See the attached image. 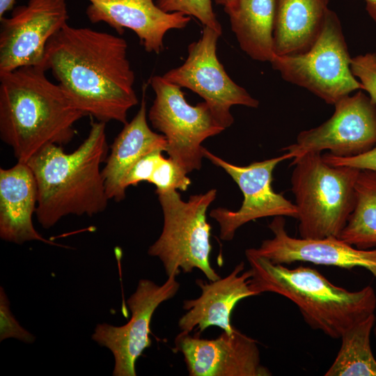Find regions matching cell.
I'll list each match as a JSON object with an SVG mask.
<instances>
[{"instance_id":"obj_1","label":"cell","mask_w":376,"mask_h":376,"mask_svg":"<svg viewBox=\"0 0 376 376\" xmlns=\"http://www.w3.org/2000/svg\"><path fill=\"white\" fill-rule=\"evenodd\" d=\"M127 48L120 36L66 24L47 42L40 67L86 116L125 125L139 102Z\"/></svg>"},{"instance_id":"obj_2","label":"cell","mask_w":376,"mask_h":376,"mask_svg":"<svg viewBox=\"0 0 376 376\" xmlns=\"http://www.w3.org/2000/svg\"><path fill=\"white\" fill-rule=\"evenodd\" d=\"M45 72L24 66L0 73V138L17 162L27 163L48 146L69 143L75 124L86 116Z\"/></svg>"},{"instance_id":"obj_3","label":"cell","mask_w":376,"mask_h":376,"mask_svg":"<svg viewBox=\"0 0 376 376\" xmlns=\"http://www.w3.org/2000/svg\"><path fill=\"white\" fill-rule=\"evenodd\" d=\"M105 128L106 123L92 121L88 136L72 152L52 144L26 163L38 187L35 213L44 228L69 214L92 217L107 208L109 199L100 169L108 152Z\"/></svg>"},{"instance_id":"obj_4","label":"cell","mask_w":376,"mask_h":376,"mask_svg":"<svg viewBox=\"0 0 376 376\" xmlns=\"http://www.w3.org/2000/svg\"><path fill=\"white\" fill-rule=\"evenodd\" d=\"M250 265V288L257 295L273 292L283 296L299 308L305 322L332 338H339L353 325L374 313L376 295L367 285L350 291L335 285L309 267L289 269L245 251Z\"/></svg>"},{"instance_id":"obj_5","label":"cell","mask_w":376,"mask_h":376,"mask_svg":"<svg viewBox=\"0 0 376 376\" xmlns=\"http://www.w3.org/2000/svg\"><path fill=\"white\" fill-rule=\"evenodd\" d=\"M291 165L300 237H338L354 207L360 170L331 165L317 152L293 159Z\"/></svg>"},{"instance_id":"obj_6","label":"cell","mask_w":376,"mask_h":376,"mask_svg":"<svg viewBox=\"0 0 376 376\" xmlns=\"http://www.w3.org/2000/svg\"><path fill=\"white\" fill-rule=\"evenodd\" d=\"M155 193L164 223L159 237L148 248V255L160 260L167 277L198 269L210 281L219 279L210 264L212 227L207 221L217 189L191 195L188 201H183L176 189Z\"/></svg>"},{"instance_id":"obj_7","label":"cell","mask_w":376,"mask_h":376,"mask_svg":"<svg viewBox=\"0 0 376 376\" xmlns=\"http://www.w3.org/2000/svg\"><path fill=\"white\" fill-rule=\"evenodd\" d=\"M351 58L340 20L329 9L318 38L307 51L276 55L270 63L285 81L334 105L352 92L363 90L351 70Z\"/></svg>"},{"instance_id":"obj_8","label":"cell","mask_w":376,"mask_h":376,"mask_svg":"<svg viewBox=\"0 0 376 376\" xmlns=\"http://www.w3.org/2000/svg\"><path fill=\"white\" fill-rule=\"evenodd\" d=\"M150 83L155 98L148 117L166 139V152L187 174L199 170L204 157L201 143L225 129L205 102L189 104L181 88L163 76H153Z\"/></svg>"},{"instance_id":"obj_9","label":"cell","mask_w":376,"mask_h":376,"mask_svg":"<svg viewBox=\"0 0 376 376\" xmlns=\"http://www.w3.org/2000/svg\"><path fill=\"white\" fill-rule=\"evenodd\" d=\"M221 36L214 29L203 26L201 37L189 45L184 63L162 76L169 82L200 95L226 129L234 122L230 111L232 106L257 108L259 102L234 82L219 62L217 44Z\"/></svg>"},{"instance_id":"obj_10","label":"cell","mask_w":376,"mask_h":376,"mask_svg":"<svg viewBox=\"0 0 376 376\" xmlns=\"http://www.w3.org/2000/svg\"><path fill=\"white\" fill-rule=\"evenodd\" d=\"M203 155L204 157L214 165L222 168L233 178L244 196L242 205L237 211L224 207L211 210L210 215L219 224L221 240H232L240 227L257 219L279 216L297 219L296 205L283 195L276 193L272 186V175L276 165L292 159L288 152L246 166L230 164L205 148Z\"/></svg>"},{"instance_id":"obj_11","label":"cell","mask_w":376,"mask_h":376,"mask_svg":"<svg viewBox=\"0 0 376 376\" xmlns=\"http://www.w3.org/2000/svg\"><path fill=\"white\" fill-rule=\"evenodd\" d=\"M333 115L318 127L301 131L296 142L283 148L292 159L329 150L333 155L352 157L376 145V104L363 90L334 104Z\"/></svg>"},{"instance_id":"obj_12","label":"cell","mask_w":376,"mask_h":376,"mask_svg":"<svg viewBox=\"0 0 376 376\" xmlns=\"http://www.w3.org/2000/svg\"><path fill=\"white\" fill-rule=\"evenodd\" d=\"M175 275L162 285L141 279L127 300L132 316L125 324L117 327L97 324L92 340L109 349L114 358L113 376H136V362L144 350L151 346L149 336L152 317L157 307L173 298L180 288Z\"/></svg>"},{"instance_id":"obj_13","label":"cell","mask_w":376,"mask_h":376,"mask_svg":"<svg viewBox=\"0 0 376 376\" xmlns=\"http://www.w3.org/2000/svg\"><path fill=\"white\" fill-rule=\"evenodd\" d=\"M68 18L65 0H29L0 18V73L41 66L47 42Z\"/></svg>"},{"instance_id":"obj_14","label":"cell","mask_w":376,"mask_h":376,"mask_svg":"<svg viewBox=\"0 0 376 376\" xmlns=\"http://www.w3.org/2000/svg\"><path fill=\"white\" fill-rule=\"evenodd\" d=\"M181 331L175 346L183 357L190 376H269L261 364L256 340L236 328L216 338H201Z\"/></svg>"},{"instance_id":"obj_15","label":"cell","mask_w":376,"mask_h":376,"mask_svg":"<svg viewBox=\"0 0 376 376\" xmlns=\"http://www.w3.org/2000/svg\"><path fill=\"white\" fill-rule=\"evenodd\" d=\"M269 228L274 237L263 241L258 248L249 250L273 263L307 262L345 269L362 267L376 279V248L360 249L333 236L319 239L293 237L288 234L285 219L281 216L274 217Z\"/></svg>"},{"instance_id":"obj_16","label":"cell","mask_w":376,"mask_h":376,"mask_svg":"<svg viewBox=\"0 0 376 376\" xmlns=\"http://www.w3.org/2000/svg\"><path fill=\"white\" fill-rule=\"evenodd\" d=\"M86 14L92 23L103 22L119 34L133 31L149 53L164 49V38L171 29L187 26L191 17L181 13H166L152 0H88Z\"/></svg>"},{"instance_id":"obj_17","label":"cell","mask_w":376,"mask_h":376,"mask_svg":"<svg viewBox=\"0 0 376 376\" xmlns=\"http://www.w3.org/2000/svg\"><path fill=\"white\" fill-rule=\"evenodd\" d=\"M251 276L250 269L244 271V263L241 262L224 278L209 283L197 279L201 294L196 299L184 301L182 308L186 313L178 321L181 331L190 333L198 329L200 334L210 326H217L231 334L235 327L230 318L236 304L244 298L257 296L249 285Z\"/></svg>"},{"instance_id":"obj_18","label":"cell","mask_w":376,"mask_h":376,"mask_svg":"<svg viewBox=\"0 0 376 376\" xmlns=\"http://www.w3.org/2000/svg\"><path fill=\"white\" fill-rule=\"evenodd\" d=\"M37 202L36 181L26 163L0 169V237L17 244L40 241L63 247L43 237L35 229L32 217Z\"/></svg>"},{"instance_id":"obj_19","label":"cell","mask_w":376,"mask_h":376,"mask_svg":"<svg viewBox=\"0 0 376 376\" xmlns=\"http://www.w3.org/2000/svg\"><path fill=\"white\" fill-rule=\"evenodd\" d=\"M166 148L165 136L153 132L148 126L146 105L143 98L135 116L124 125L115 138L102 170L109 199L123 201L126 193L123 182L132 167L146 154L155 150L166 151Z\"/></svg>"},{"instance_id":"obj_20","label":"cell","mask_w":376,"mask_h":376,"mask_svg":"<svg viewBox=\"0 0 376 376\" xmlns=\"http://www.w3.org/2000/svg\"><path fill=\"white\" fill-rule=\"evenodd\" d=\"M329 0H276L274 45L276 55L305 52L318 38Z\"/></svg>"},{"instance_id":"obj_21","label":"cell","mask_w":376,"mask_h":376,"mask_svg":"<svg viewBox=\"0 0 376 376\" xmlns=\"http://www.w3.org/2000/svg\"><path fill=\"white\" fill-rule=\"evenodd\" d=\"M224 11L241 49L253 60L270 63L276 56V0H234Z\"/></svg>"},{"instance_id":"obj_22","label":"cell","mask_w":376,"mask_h":376,"mask_svg":"<svg viewBox=\"0 0 376 376\" xmlns=\"http://www.w3.org/2000/svg\"><path fill=\"white\" fill-rule=\"evenodd\" d=\"M375 322L373 313L343 334L340 348L325 376H376V359L370 343Z\"/></svg>"},{"instance_id":"obj_23","label":"cell","mask_w":376,"mask_h":376,"mask_svg":"<svg viewBox=\"0 0 376 376\" xmlns=\"http://www.w3.org/2000/svg\"><path fill=\"white\" fill-rule=\"evenodd\" d=\"M338 237L360 249L376 246L375 171L360 170L354 207Z\"/></svg>"},{"instance_id":"obj_24","label":"cell","mask_w":376,"mask_h":376,"mask_svg":"<svg viewBox=\"0 0 376 376\" xmlns=\"http://www.w3.org/2000/svg\"><path fill=\"white\" fill-rule=\"evenodd\" d=\"M156 5L166 13H181L194 16L203 26L222 33V27L213 10L212 0H157Z\"/></svg>"},{"instance_id":"obj_25","label":"cell","mask_w":376,"mask_h":376,"mask_svg":"<svg viewBox=\"0 0 376 376\" xmlns=\"http://www.w3.org/2000/svg\"><path fill=\"white\" fill-rule=\"evenodd\" d=\"M149 183L156 187L155 192L171 189L187 190L191 180L187 173L171 158L163 155L156 164Z\"/></svg>"},{"instance_id":"obj_26","label":"cell","mask_w":376,"mask_h":376,"mask_svg":"<svg viewBox=\"0 0 376 376\" xmlns=\"http://www.w3.org/2000/svg\"><path fill=\"white\" fill-rule=\"evenodd\" d=\"M13 338L26 343H32L36 337L22 327L10 308V301L3 289L0 288V341Z\"/></svg>"},{"instance_id":"obj_27","label":"cell","mask_w":376,"mask_h":376,"mask_svg":"<svg viewBox=\"0 0 376 376\" xmlns=\"http://www.w3.org/2000/svg\"><path fill=\"white\" fill-rule=\"evenodd\" d=\"M351 70L376 104V53L368 52L352 57Z\"/></svg>"},{"instance_id":"obj_28","label":"cell","mask_w":376,"mask_h":376,"mask_svg":"<svg viewBox=\"0 0 376 376\" xmlns=\"http://www.w3.org/2000/svg\"><path fill=\"white\" fill-rule=\"evenodd\" d=\"M162 152V150H155L141 157L126 176L123 182L124 188L127 189L128 187L136 186L143 181L148 182Z\"/></svg>"},{"instance_id":"obj_29","label":"cell","mask_w":376,"mask_h":376,"mask_svg":"<svg viewBox=\"0 0 376 376\" xmlns=\"http://www.w3.org/2000/svg\"><path fill=\"white\" fill-rule=\"evenodd\" d=\"M327 163L334 166H346L359 170L376 172V145L370 150L352 157H338L328 152L322 155Z\"/></svg>"},{"instance_id":"obj_30","label":"cell","mask_w":376,"mask_h":376,"mask_svg":"<svg viewBox=\"0 0 376 376\" xmlns=\"http://www.w3.org/2000/svg\"><path fill=\"white\" fill-rule=\"evenodd\" d=\"M366 10L369 16L376 22V0H364Z\"/></svg>"},{"instance_id":"obj_31","label":"cell","mask_w":376,"mask_h":376,"mask_svg":"<svg viewBox=\"0 0 376 376\" xmlns=\"http://www.w3.org/2000/svg\"><path fill=\"white\" fill-rule=\"evenodd\" d=\"M15 0H0V18L3 17L6 12L13 8Z\"/></svg>"},{"instance_id":"obj_32","label":"cell","mask_w":376,"mask_h":376,"mask_svg":"<svg viewBox=\"0 0 376 376\" xmlns=\"http://www.w3.org/2000/svg\"><path fill=\"white\" fill-rule=\"evenodd\" d=\"M234 0H214L215 3L219 5H222L224 6H226L230 3H232Z\"/></svg>"},{"instance_id":"obj_33","label":"cell","mask_w":376,"mask_h":376,"mask_svg":"<svg viewBox=\"0 0 376 376\" xmlns=\"http://www.w3.org/2000/svg\"><path fill=\"white\" fill-rule=\"evenodd\" d=\"M374 334H375V335L376 336V325H375V327Z\"/></svg>"}]
</instances>
